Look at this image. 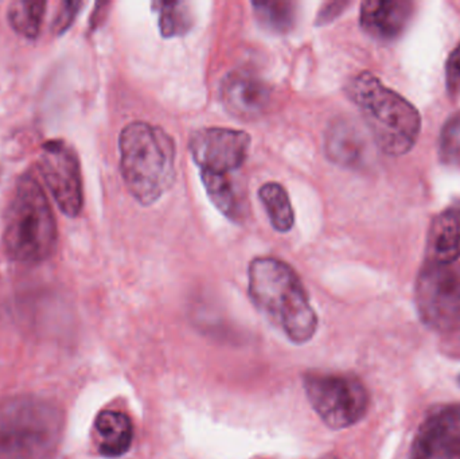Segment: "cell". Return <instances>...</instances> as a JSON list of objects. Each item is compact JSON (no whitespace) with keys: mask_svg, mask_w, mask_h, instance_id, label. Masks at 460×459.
Segmentation results:
<instances>
[{"mask_svg":"<svg viewBox=\"0 0 460 459\" xmlns=\"http://www.w3.org/2000/svg\"><path fill=\"white\" fill-rule=\"evenodd\" d=\"M249 296L265 318L296 345L315 336L318 315L299 275L286 261L256 258L248 269Z\"/></svg>","mask_w":460,"mask_h":459,"instance_id":"obj_1","label":"cell"},{"mask_svg":"<svg viewBox=\"0 0 460 459\" xmlns=\"http://www.w3.org/2000/svg\"><path fill=\"white\" fill-rule=\"evenodd\" d=\"M58 228L50 201L34 175L18 178L8 201L3 226L5 255L16 263L40 264L57 247Z\"/></svg>","mask_w":460,"mask_h":459,"instance_id":"obj_2","label":"cell"},{"mask_svg":"<svg viewBox=\"0 0 460 459\" xmlns=\"http://www.w3.org/2000/svg\"><path fill=\"white\" fill-rule=\"evenodd\" d=\"M119 150L129 193L143 207L155 204L174 182V139L153 124L132 121L121 129Z\"/></svg>","mask_w":460,"mask_h":459,"instance_id":"obj_3","label":"cell"},{"mask_svg":"<svg viewBox=\"0 0 460 459\" xmlns=\"http://www.w3.org/2000/svg\"><path fill=\"white\" fill-rule=\"evenodd\" d=\"M64 433L57 404L32 395L0 402V459H54Z\"/></svg>","mask_w":460,"mask_h":459,"instance_id":"obj_4","label":"cell"},{"mask_svg":"<svg viewBox=\"0 0 460 459\" xmlns=\"http://www.w3.org/2000/svg\"><path fill=\"white\" fill-rule=\"evenodd\" d=\"M349 93L384 153L399 156L412 150L420 135L421 118L408 100L369 72L353 78Z\"/></svg>","mask_w":460,"mask_h":459,"instance_id":"obj_5","label":"cell"},{"mask_svg":"<svg viewBox=\"0 0 460 459\" xmlns=\"http://www.w3.org/2000/svg\"><path fill=\"white\" fill-rule=\"evenodd\" d=\"M303 385L314 411L332 430L351 428L367 414L369 393L354 375L313 372Z\"/></svg>","mask_w":460,"mask_h":459,"instance_id":"obj_6","label":"cell"},{"mask_svg":"<svg viewBox=\"0 0 460 459\" xmlns=\"http://www.w3.org/2000/svg\"><path fill=\"white\" fill-rule=\"evenodd\" d=\"M416 306L432 331L451 333L460 329V269L426 263L416 282Z\"/></svg>","mask_w":460,"mask_h":459,"instance_id":"obj_7","label":"cell"},{"mask_svg":"<svg viewBox=\"0 0 460 459\" xmlns=\"http://www.w3.org/2000/svg\"><path fill=\"white\" fill-rule=\"evenodd\" d=\"M38 170L61 212L77 217L84 207V185L75 148L61 139L43 143Z\"/></svg>","mask_w":460,"mask_h":459,"instance_id":"obj_8","label":"cell"},{"mask_svg":"<svg viewBox=\"0 0 460 459\" xmlns=\"http://www.w3.org/2000/svg\"><path fill=\"white\" fill-rule=\"evenodd\" d=\"M251 147V137L238 129L210 127L191 135L189 148L201 172L229 174L243 166Z\"/></svg>","mask_w":460,"mask_h":459,"instance_id":"obj_9","label":"cell"},{"mask_svg":"<svg viewBox=\"0 0 460 459\" xmlns=\"http://www.w3.org/2000/svg\"><path fill=\"white\" fill-rule=\"evenodd\" d=\"M411 459H460V404L427 417L413 439Z\"/></svg>","mask_w":460,"mask_h":459,"instance_id":"obj_10","label":"cell"},{"mask_svg":"<svg viewBox=\"0 0 460 459\" xmlns=\"http://www.w3.org/2000/svg\"><path fill=\"white\" fill-rule=\"evenodd\" d=\"M220 96L230 115L240 120H254L270 110L272 89L261 75L240 67L226 75L221 83Z\"/></svg>","mask_w":460,"mask_h":459,"instance_id":"obj_11","label":"cell"},{"mask_svg":"<svg viewBox=\"0 0 460 459\" xmlns=\"http://www.w3.org/2000/svg\"><path fill=\"white\" fill-rule=\"evenodd\" d=\"M324 151L332 163L359 169L369 156V145L362 129L350 119H335L324 135Z\"/></svg>","mask_w":460,"mask_h":459,"instance_id":"obj_12","label":"cell"},{"mask_svg":"<svg viewBox=\"0 0 460 459\" xmlns=\"http://www.w3.org/2000/svg\"><path fill=\"white\" fill-rule=\"evenodd\" d=\"M413 3L408 0H367L361 4L362 29L376 40H396L412 18Z\"/></svg>","mask_w":460,"mask_h":459,"instance_id":"obj_13","label":"cell"},{"mask_svg":"<svg viewBox=\"0 0 460 459\" xmlns=\"http://www.w3.org/2000/svg\"><path fill=\"white\" fill-rule=\"evenodd\" d=\"M460 258V212L448 209L432 220L427 237V263L450 266Z\"/></svg>","mask_w":460,"mask_h":459,"instance_id":"obj_14","label":"cell"},{"mask_svg":"<svg viewBox=\"0 0 460 459\" xmlns=\"http://www.w3.org/2000/svg\"><path fill=\"white\" fill-rule=\"evenodd\" d=\"M94 441L105 458H120L131 449L134 425L128 415L116 410H104L94 420Z\"/></svg>","mask_w":460,"mask_h":459,"instance_id":"obj_15","label":"cell"},{"mask_svg":"<svg viewBox=\"0 0 460 459\" xmlns=\"http://www.w3.org/2000/svg\"><path fill=\"white\" fill-rule=\"evenodd\" d=\"M201 180L210 201L216 205V207L229 220L240 223L243 218V205L234 183L230 181L229 174L201 172Z\"/></svg>","mask_w":460,"mask_h":459,"instance_id":"obj_16","label":"cell"},{"mask_svg":"<svg viewBox=\"0 0 460 459\" xmlns=\"http://www.w3.org/2000/svg\"><path fill=\"white\" fill-rule=\"evenodd\" d=\"M259 199L273 228L281 234L291 231L295 224V213L286 189L280 183H264L259 189Z\"/></svg>","mask_w":460,"mask_h":459,"instance_id":"obj_17","label":"cell"},{"mask_svg":"<svg viewBox=\"0 0 460 459\" xmlns=\"http://www.w3.org/2000/svg\"><path fill=\"white\" fill-rule=\"evenodd\" d=\"M46 5L42 0H15L10 3L7 16L13 31L27 40L37 38L45 18Z\"/></svg>","mask_w":460,"mask_h":459,"instance_id":"obj_18","label":"cell"},{"mask_svg":"<svg viewBox=\"0 0 460 459\" xmlns=\"http://www.w3.org/2000/svg\"><path fill=\"white\" fill-rule=\"evenodd\" d=\"M254 15L262 27L278 34L291 31L295 24V3L289 0H260L252 3Z\"/></svg>","mask_w":460,"mask_h":459,"instance_id":"obj_19","label":"cell"},{"mask_svg":"<svg viewBox=\"0 0 460 459\" xmlns=\"http://www.w3.org/2000/svg\"><path fill=\"white\" fill-rule=\"evenodd\" d=\"M154 10L159 15V29L164 38L181 37L193 27V16L185 2H156Z\"/></svg>","mask_w":460,"mask_h":459,"instance_id":"obj_20","label":"cell"},{"mask_svg":"<svg viewBox=\"0 0 460 459\" xmlns=\"http://www.w3.org/2000/svg\"><path fill=\"white\" fill-rule=\"evenodd\" d=\"M439 155L448 164L460 163V113L448 119L439 140Z\"/></svg>","mask_w":460,"mask_h":459,"instance_id":"obj_21","label":"cell"},{"mask_svg":"<svg viewBox=\"0 0 460 459\" xmlns=\"http://www.w3.org/2000/svg\"><path fill=\"white\" fill-rule=\"evenodd\" d=\"M81 2H72V0H66L59 4L58 13H57L56 19H54L53 31L56 34H62L69 29L70 24L75 21L77 16L78 11H80Z\"/></svg>","mask_w":460,"mask_h":459,"instance_id":"obj_22","label":"cell"},{"mask_svg":"<svg viewBox=\"0 0 460 459\" xmlns=\"http://www.w3.org/2000/svg\"><path fill=\"white\" fill-rule=\"evenodd\" d=\"M446 80L451 96H456L460 91V43L451 51L446 65Z\"/></svg>","mask_w":460,"mask_h":459,"instance_id":"obj_23","label":"cell"},{"mask_svg":"<svg viewBox=\"0 0 460 459\" xmlns=\"http://www.w3.org/2000/svg\"><path fill=\"white\" fill-rule=\"evenodd\" d=\"M348 2H341V0H337V2H329L324 3L323 7L319 11L318 18H316V24L318 26H322V24L330 23V22L334 21L346 7H348Z\"/></svg>","mask_w":460,"mask_h":459,"instance_id":"obj_24","label":"cell"},{"mask_svg":"<svg viewBox=\"0 0 460 459\" xmlns=\"http://www.w3.org/2000/svg\"><path fill=\"white\" fill-rule=\"evenodd\" d=\"M326 459H340V458H337V457H329V458H326Z\"/></svg>","mask_w":460,"mask_h":459,"instance_id":"obj_25","label":"cell"}]
</instances>
